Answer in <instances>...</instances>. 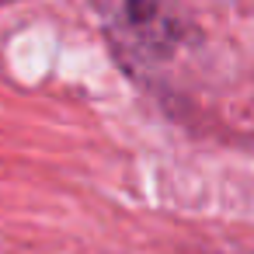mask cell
<instances>
[{
	"label": "cell",
	"mask_w": 254,
	"mask_h": 254,
	"mask_svg": "<svg viewBox=\"0 0 254 254\" xmlns=\"http://www.w3.org/2000/svg\"><path fill=\"white\" fill-rule=\"evenodd\" d=\"M0 4H18V0H0Z\"/></svg>",
	"instance_id": "cell-2"
},
{
	"label": "cell",
	"mask_w": 254,
	"mask_h": 254,
	"mask_svg": "<svg viewBox=\"0 0 254 254\" xmlns=\"http://www.w3.org/2000/svg\"><path fill=\"white\" fill-rule=\"evenodd\" d=\"M91 4L112 49L132 70L171 66L191 42V25L178 0H91Z\"/></svg>",
	"instance_id": "cell-1"
}]
</instances>
